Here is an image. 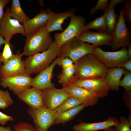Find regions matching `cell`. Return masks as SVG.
Segmentation results:
<instances>
[{
    "label": "cell",
    "mask_w": 131,
    "mask_h": 131,
    "mask_svg": "<svg viewBox=\"0 0 131 131\" xmlns=\"http://www.w3.org/2000/svg\"><path fill=\"white\" fill-rule=\"evenodd\" d=\"M35 128L37 130V131H42L39 128L37 127L36 126H35Z\"/></svg>",
    "instance_id": "bcb514c9"
},
{
    "label": "cell",
    "mask_w": 131,
    "mask_h": 131,
    "mask_svg": "<svg viewBox=\"0 0 131 131\" xmlns=\"http://www.w3.org/2000/svg\"><path fill=\"white\" fill-rule=\"evenodd\" d=\"M28 113L33 119L35 126L42 131H47L54 124L57 116L55 109H49L45 106L39 108L30 107Z\"/></svg>",
    "instance_id": "ba28073f"
},
{
    "label": "cell",
    "mask_w": 131,
    "mask_h": 131,
    "mask_svg": "<svg viewBox=\"0 0 131 131\" xmlns=\"http://www.w3.org/2000/svg\"><path fill=\"white\" fill-rule=\"evenodd\" d=\"M70 23L66 28L61 33H56L54 37L57 46L60 48L67 41L77 37L84 31L85 19L81 16L74 14L71 17Z\"/></svg>",
    "instance_id": "52a82bcc"
},
{
    "label": "cell",
    "mask_w": 131,
    "mask_h": 131,
    "mask_svg": "<svg viewBox=\"0 0 131 131\" xmlns=\"http://www.w3.org/2000/svg\"><path fill=\"white\" fill-rule=\"evenodd\" d=\"M14 131H37L31 124L25 122H20L13 126Z\"/></svg>",
    "instance_id": "d6a6232c"
},
{
    "label": "cell",
    "mask_w": 131,
    "mask_h": 131,
    "mask_svg": "<svg viewBox=\"0 0 131 131\" xmlns=\"http://www.w3.org/2000/svg\"><path fill=\"white\" fill-rule=\"evenodd\" d=\"M119 122L116 117L110 116L106 120L100 122L89 123L82 122L74 125V131H98L115 126Z\"/></svg>",
    "instance_id": "d6986e66"
},
{
    "label": "cell",
    "mask_w": 131,
    "mask_h": 131,
    "mask_svg": "<svg viewBox=\"0 0 131 131\" xmlns=\"http://www.w3.org/2000/svg\"><path fill=\"white\" fill-rule=\"evenodd\" d=\"M128 49H127V52L129 56L131 58V43H130L128 46Z\"/></svg>",
    "instance_id": "7bdbcfd3"
},
{
    "label": "cell",
    "mask_w": 131,
    "mask_h": 131,
    "mask_svg": "<svg viewBox=\"0 0 131 131\" xmlns=\"http://www.w3.org/2000/svg\"><path fill=\"white\" fill-rule=\"evenodd\" d=\"M23 56L18 50L5 64L0 63V78L25 74L24 61L22 59Z\"/></svg>",
    "instance_id": "8fae6325"
},
{
    "label": "cell",
    "mask_w": 131,
    "mask_h": 131,
    "mask_svg": "<svg viewBox=\"0 0 131 131\" xmlns=\"http://www.w3.org/2000/svg\"><path fill=\"white\" fill-rule=\"evenodd\" d=\"M74 64L68 68L62 69L58 76V82L63 87L67 85L74 76Z\"/></svg>",
    "instance_id": "484cf974"
},
{
    "label": "cell",
    "mask_w": 131,
    "mask_h": 131,
    "mask_svg": "<svg viewBox=\"0 0 131 131\" xmlns=\"http://www.w3.org/2000/svg\"><path fill=\"white\" fill-rule=\"evenodd\" d=\"M125 0H111L110 2L113 6L114 7L117 4L120 3H124L125 2Z\"/></svg>",
    "instance_id": "ab89813d"
},
{
    "label": "cell",
    "mask_w": 131,
    "mask_h": 131,
    "mask_svg": "<svg viewBox=\"0 0 131 131\" xmlns=\"http://www.w3.org/2000/svg\"><path fill=\"white\" fill-rule=\"evenodd\" d=\"M11 47L13 46L10 43L7 42L4 44L2 52L0 53V63L5 64L13 56Z\"/></svg>",
    "instance_id": "f1b7e54d"
},
{
    "label": "cell",
    "mask_w": 131,
    "mask_h": 131,
    "mask_svg": "<svg viewBox=\"0 0 131 131\" xmlns=\"http://www.w3.org/2000/svg\"><path fill=\"white\" fill-rule=\"evenodd\" d=\"M125 105L131 112V90H125L123 95Z\"/></svg>",
    "instance_id": "d590c367"
},
{
    "label": "cell",
    "mask_w": 131,
    "mask_h": 131,
    "mask_svg": "<svg viewBox=\"0 0 131 131\" xmlns=\"http://www.w3.org/2000/svg\"><path fill=\"white\" fill-rule=\"evenodd\" d=\"M23 55L29 56L47 50L53 42L49 33L44 27L26 37Z\"/></svg>",
    "instance_id": "3957f363"
},
{
    "label": "cell",
    "mask_w": 131,
    "mask_h": 131,
    "mask_svg": "<svg viewBox=\"0 0 131 131\" xmlns=\"http://www.w3.org/2000/svg\"><path fill=\"white\" fill-rule=\"evenodd\" d=\"M57 57L49 66L33 78L31 83V86L41 90L46 89L55 88L54 84L51 82V79L53 71L57 65Z\"/></svg>",
    "instance_id": "4fadbf2b"
},
{
    "label": "cell",
    "mask_w": 131,
    "mask_h": 131,
    "mask_svg": "<svg viewBox=\"0 0 131 131\" xmlns=\"http://www.w3.org/2000/svg\"><path fill=\"white\" fill-rule=\"evenodd\" d=\"M108 0H98L95 6L90 11L91 15H93L97 11L102 10L104 11L108 5Z\"/></svg>",
    "instance_id": "836d02e7"
},
{
    "label": "cell",
    "mask_w": 131,
    "mask_h": 131,
    "mask_svg": "<svg viewBox=\"0 0 131 131\" xmlns=\"http://www.w3.org/2000/svg\"><path fill=\"white\" fill-rule=\"evenodd\" d=\"M48 18V8L41 9L39 13L34 17L29 19L22 24L26 37L34 33L39 29L44 27Z\"/></svg>",
    "instance_id": "ffe728a7"
},
{
    "label": "cell",
    "mask_w": 131,
    "mask_h": 131,
    "mask_svg": "<svg viewBox=\"0 0 131 131\" xmlns=\"http://www.w3.org/2000/svg\"><path fill=\"white\" fill-rule=\"evenodd\" d=\"M116 131L115 129L112 127H109L107 129H105L102 130L100 131Z\"/></svg>",
    "instance_id": "ee69618b"
},
{
    "label": "cell",
    "mask_w": 131,
    "mask_h": 131,
    "mask_svg": "<svg viewBox=\"0 0 131 131\" xmlns=\"http://www.w3.org/2000/svg\"><path fill=\"white\" fill-rule=\"evenodd\" d=\"M86 107L83 104L57 115L54 123L55 124L64 125L67 122L73 119Z\"/></svg>",
    "instance_id": "603a6c76"
},
{
    "label": "cell",
    "mask_w": 131,
    "mask_h": 131,
    "mask_svg": "<svg viewBox=\"0 0 131 131\" xmlns=\"http://www.w3.org/2000/svg\"><path fill=\"white\" fill-rule=\"evenodd\" d=\"M77 38L83 42L91 43L94 47L102 45L111 46L112 41V35L107 31H85Z\"/></svg>",
    "instance_id": "5bb4252c"
},
{
    "label": "cell",
    "mask_w": 131,
    "mask_h": 131,
    "mask_svg": "<svg viewBox=\"0 0 131 131\" xmlns=\"http://www.w3.org/2000/svg\"><path fill=\"white\" fill-rule=\"evenodd\" d=\"M57 65L61 66L62 69L70 67L74 64L72 60L67 57H57Z\"/></svg>",
    "instance_id": "e575fe53"
},
{
    "label": "cell",
    "mask_w": 131,
    "mask_h": 131,
    "mask_svg": "<svg viewBox=\"0 0 131 131\" xmlns=\"http://www.w3.org/2000/svg\"><path fill=\"white\" fill-rule=\"evenodd\" d=\"M125 71L121 67L108 68L104 78L110 90L113 91L119 90L120 79Z\"/></svg>",
    "instance_id": "44dd1931"
},
{
    "label": "cell",
    "mask_w": 131,
    "mask_h": 131,
    "mask_svg": "<svg viewBox=\"0 0 131 131\" xmlns=\"http://www.w3.org/2000/svg\"><path fill=\"white\" fill-rule=\"evenodd\" d=\"M123 78L120 80L119 85L127 91L131 90V72L125 70Z\"/></svg>",
    "instance_id": "1f68e13d"
},
{
    "label": "cell",
    "mask_w": 131,
    "mask_h": 131,
    "mask_svg": "<svg viewBox=\"0 0 131 131\" xmlns=\"http://www.w3.org/2000/svg\"><path fill=\"white\" fill-rule=\"evenodd\" d=\"M119 12L118 19L112 35V41L111 46L113 50L128 46L131 43V33L126 25L122 9L119 10Z\"/></svg>",
    "instance_id": "9c48e42d"
},
{
    "label": "cell",
    "mask_w": 131,
    "mask_h": 131,
    "mask_svg": "<svg viewBox=\"0 0 131 131\" xmlns=\"http://www.w3.org/2000/svg\"><path fill=\"white\" fill-rule=\"evenodd\" d=\"M42 90L45 106L51 110L56 109L71 96L63 88H48Z\"/></svg>",
    "instance_id": "9a60e30c"
},
{
    "label": "cell",
    "mask_w": 131,
    "mask_h": 131,
    "mask_svg": "<svg viewBox=\"0 0 131 131\" xmlns=\"http://www.w3.org/2000/svg\"><path fill=\"white\" fill-rule=\"evenodd\" d=\"M69 84L88 90L98 98L106 96L110 90L104 77L85 79L78 78L74 76Z\"/></svg>",
    "instance_id": "8992f818"
},
{
    "label": "cell",
    "mask_w": 131,
    "mask_h": 131,
    "mask_svg": "<svg viewBox=\"0 0 131 131\" xmlns=\"http://www.w3.org/2000/svg\"><path fill=\"white\" fill-rule=\"evenodd\" d=\"M6 42L7 41L5 40L2 35L0 33V49H2V45L5 44Z\"/></svg>",
    "instance_id": "60d3db41"
},
{
    "label": "cell",
    "mask_w": 131,
    "mask_h": 131,
    "mask_svg": "<svg viewBox=\"0 0 131 131\" xmlns=\"http://www.w3.org/2000/svg\"><path fill=\"white\" fill-rule=\"evenodd\" d=\"M74 64V76L81 78H104L108 69L92 53L84 55Z\"/></svg>",
    "instance_id": "6da1fadb"
},
{
    "label": "cell",
    "mask_w": 131,
    "mask_h": 131,
    "mask_svg": "<svg viewBox=\"0 0 131 131\" xmlns=\"http://www.w3.org/2000/svg\"><path fill=\"white\" fill-rule=\"evenodd\" d=\"M124 4V7L122 8L123 17L130 26L131 24V0H125Z\"/></svg>",
    "instance_id": "4dcf8cb0"
},
{
    "label": "cell",
    "mask_w": 131,
    "mask_h": 131,
    "mask_svg": "<svg viewBox=\"0 0 131 131\" xmlns=\"http://www.w3.org/2000/svg\"><path fill=\"white\" fill-rule=\"evenodd\" d=\"M114 7L109 2L107 7L104 11V15L107 24V32L111 35L113 33L117 22L119 15L115 13Z\"/></svg>",
    "instance_id": "7402d4cb"
},
{
    "label": "cell",
    "mask_w": 131,
    "mask_h": 131,
    "mask_svg": "<svg viewBox=\"0 0 131 131\" xmlns=\"http://www.w3.org/2000/svg\"><path fill=\"white\" fill-rule=\"evenodd\" d=\"M59 53V48L54 40L47 50L28 56L24 61L26 73L30 75L39 73L49 66Z\"/></svg>",
    "instance_id": "7a4b0ae2"
},
{
    "label": "cell",
    "mask_w": 131,
    "mask_h": 131,
    "mask_svg": "<svg viewBox=\"0 0 131 131\" xmlns=\"http://www.w3.org/2000/svg\"><path fill=\"white\" fill-rule=\"evenodd\" d=\"M10 8L7 7L0 23V33L8 42L15 34L19 33L25 36L23 25L10 16Z\"/></svg>",
    "instance_id": "30bf717a"
},
{
    "label": "cell",
    "mask_w": 131,
    "mask_h": 131,
    "mask_svg": "<svg viewBox=\"0 0 131 131\" xmlns=\"http://www.w3.org/2000/svg\"><path fill=\"white\" fill-rule=\"evenodd\" d=\"M32 78L30 75L26 73L0 78V85L4 88H8L17 95L24 90L30 87Z\"/></svg>",
    "instance_id": "7c38bea8"
},
{
    "label": "cell",
    "mask_w": 131,
    "mask_h": 131,
    "mask_svg": "<svg viewBox=\"0 0 131 131\" xmlns=\"http://www.w3.org/2000/svg\"><path fill=\"white\" fill-rule=\"evenodd\" d=\"M80 101L70 96L66 99L55 109L57 115L82 104Z\"/></svg>",
    "instance_id": "4316f807"
},
{
    "label": "cell",
    "mask_w": 131,
    "mask_h": 131,
    "mask_svg": "<svg viewBox=\"0 0 131 131\" xmlns=\"http://www.w3.org/2000/svg\"><path fill=\"white\" fill-rule=\"evenodd\" d=\"M95 47L92 45L83 42L77 37H74L62 45L59 48L57 57H68L74 63L84 55L89 53L93 54Z\"/></svg>",
    "instance_id": "277c9868"
},
{
    "label": "cell",
    "mask_w": 131,
    "mask_h": 131,
    "mask_svg": "<svg viewBox=\"0 0 131 131\" xmlns=\"http://www.w3.org/2000/svg\"><path fill=\"white\" fill-rule=\"evenodd\" d=\"M0 131H12L11 127L9 126L6 127L0 125Z\"/></svg>",
    "instance_id": "b9f144b4"
},
{
    "label": "cell",
    "mask_w": 131,
    "mask_h": 131,
    "mask_svg": "<svg viewBox=\"0 0 131 131\" xmlns=\"http://www.w3.org/2000/svg\"><path fill=\"white\" fill-rule=\"evenodd\" d=\"M13 118L11 116L6 115L0 111V124L3 125H6L8 121H13Z\"/></svg>",
    "instance_id": "8d00e7d4"
},
{
    "label": "cell",
    "mask_w": 131,
    "mask_h": 131,
    "mask_svg": "<svg viewBox=\"0 0 131 131\" xmlns=\"http://www.w3.org/2000/svg\"><path fill=\"white\" fill-rule=\"evenodd\" d=\"M121 67L123 68L125 70L131 72V59L125 62Z\"/></svg>",
    "instance_id": "f35d334b"
},
{
    "label": "cell",
    "mask_w": 131,
    "mask_h": 131,
    "mask_svg": "<svg viewBox=\"0 0 131 131\" xmlns=\"http://www.w3.org/2000/svg\"><path fill=\"white\" fill-rule=\"evenodd\" d=\"M131 113L129 114L128 118L127 119L130 123L131 124Z\"/></svg>",
    "instance_id": "f6af8a7d"
},
{
    "label": "cell",
    "mask_w": 131,
    "mask_h": 131,
    "mask_svg": "<svg viewBox=\"0 0 131 131\" xmlns=\"http://www.w3.org/2000/svg\"><path fill=\"white\" fill-rule=\"evenodd\" d=\"M131 124L127 119L123 116H121L119 122L115 126L114 128L116 131H131Z\"/></svg>",
    "instance_id": "f546056e"
},
{
    "label": "cell",
    "mask_w": 131,
    "mask_h": 131,
    "mask_svg": "<svg viewBox=\"0 0 131 131\" xmlns=\"http://www.w3.org/2000/svg\"><path fill=\"white\" fill-rule=\"evenodd\" d=\"M17 96L30 107L39 108L45 106L42 90L33 87L25 89Z\"/></svg>",
    "instance_id": "ac0fdd59"
},
{
    "label": "cell",
    "mask_w": 131,
    "mask_h": 131,
    "mask_svg": "<svg viewBox=\"0 0 131 131\" xmlns=\"http://www.w3.org/2000/svg\"><path fill=\"white\" fill-rule=\"evenodd\" d=\"M48 9V18L45 27L49 33L55 31H63L62 24L67 18L75 14V8H73L65 12L57 13L53 12L49 8Z\"/></svg>",
    "instance_id": "e0dca14e"
},
{
    "label": "cell",
    "mask_w": 131,
    "mask_h": 131,
    "mask_svg": "<svg viewBox=\"0 0 131 131\" xmlns=\"http://www.w3.org/2000/svg\"><path fill=\"white\" fill-rule=\"evenodd\" d=\"M9 0H0V23L4 13V9L10 1Z\"/></svg>",
    "instance_id": "74e56055"
},
{
    "label": "cell",
    "mask_w": 131,
    "mask_h": 131,
    "mask_svg": "<svg viewBox=\"0 0 131 131\" xmlns=\"http://www.w3.org/2000/svg\"><path fill=\"white\" fill-rule=\"evenodd\" d=\"M10 16L22 24L30 19L22 9L19 0H12Z\"/></svg>",
    "instance_id": "cb8c5ba5"
},
{
    "label": "cell",
    "mask_w": 131,
    "mask_h": 131,
    "mask_svg": "<svg viewBox=\"0 0 131 131\" xmlns=\"http://www.w3.org/2000/svg\"><path fill=\"white\" fill-rule=\"evenodd\" d=\"M62 88L71 96L81 102L86 107L95 105L99 99L91 92L80 87L69 84Z\"/></svg>",
    "instance_id": "2e32d148"
},
{
    "label": "cell",
    "mask_w": 131,
    "mask_h": 131,
    "mask_svg": "<svg viewBox=\"0 0 131 131\" xmlns=\"http://www.w3.org/2000/svg\"><path fill=\"white\" fill-rule=\"evenodd\" d=\"M92 29H96L98 31L107 32L106 22L104 14L85 25L83 30L85 31Z\"/></svg>",
    "instance_id": "d4e9b609"
},
{
    "label": "cell",
    "mask_w": 131,
    "mask_h": 131,
    "mask_svg": "<svg viewBox=\"0 0 131 131\" xmlns=\"http://www.w3.org/2000/svg\"><path fill=\"white\" fill-rule=\"evenodd\" d=\"M93 54L108 68L121 67L125 62L131 59L128 54L126 47L117 51L108 52L96 47Z\"/></svg>",
    "instance_id": "5b68a950"
},
{
    "label": "cell",
    "mask_w": 131,
    "mask_h": 131,
    "mask_svg": "<svg viewBox=\"0 0 131 131\" xmlns=\"http://www.w3.org/2000/svg\"><path fill=\"white\" fill-rule=\"evenodd\" d=\"M13 102L8 91L0 89V109H6L12 105Z\"/></svg>",
    "instance_id": "83f0119b"
}]
</instances>
